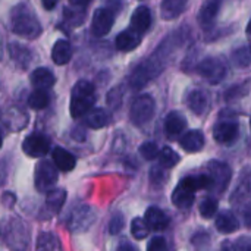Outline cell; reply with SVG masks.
Segmentation results:
<instances>
[{
  "label": "cell",
  "mask_w": 251,
  "mask_h": 251,
  "mask_svg": "<svg viewBox=\"0 0 251 251\" xmlns=\"http://www.w3.org/2000/svg\"><path fill=\"white\" fill-rule=\"evenodd\" d=\"M10 29L26 40H35L43 32L40 19L26 3H18L10 9Z\"/></svg>",
  "instance_id": "cell-1"
},
{
  "label": "cell",
  "mask_w": 251,
  "mask_h": 251,
  "mask_svg": "<svg viewBox=\"0 0 251 251\" xmlns=\"http://www.w3.org/2000/svg\"><path fill=\"white\" fill-rule=\"evenodd\" d=\"M96 103V87L87 81L79 79L75 82L71 91V104L69 112L74 119H79L85 116L88 112L93 110V106Z\"/></svg>",
  "instance_id": "cell-2"
},
{
  "label": "cell",
  "mask_w": 251,
  "mask_h": 251,
  "mask_svg": "<svg viewBox=\"0 0 251 251\" xmlns=\"http://www.w3.org/2000/svg\"><path fill=\"white\" fill-rule=\"evenodd\" d=\"M163 57L159 51H156L153 56H150L146 62L140 63L129 76V85L134 90H141L146 87L153 78H156L162 69H163Z\"/></svg>",
  "instance_id": "cell-3"
},
{
  "label": "cell",
  "mask_w": 251,
  "mask_h": 251,
  "mask_svg": "<svg viewBox=\"0 0 251 251\" xmlns=\"http://www.w3.org/2000/svg\"><path fill=\"white\" fill-rule=\"evenodd\" d=\"M6 246L13 251H25L29 244V229L25 222L18 218H12L3 231Z\"/></svg>",
  "instance_id": "cell-4"
},
{
  "label": "cell",
  "mask_w": 251,
  "mask_h": 251,
  "mask_svg": "<svg viewBox=\"0 0 251 251\" xmlns=\"http://www.w3.org/2000/svg\"><path fill=\"white\" fill-rule=\"evenodd\" d=\"M154 112H156L154 99L149 94H141L132 101L131 110H129V118L134 125L141 126V125L149 124L153 119Z\"/></svg>",
  "instance_id": "cell-5"
},
{
  "label": "cell",
  "mask_w": 251,
  "mask_h": 251,
  "mask_svg": "<svg viewBox=\"0 0 251 251\" xmlns=\"http://www.w3.org/2000/svg\"><path fill=\"white\" fill-rule=\"evenodd\" d=\"M59 174H57V166L49 160H40L35 166V174H34V182L35 188L40 193H50L54 190V185L57 182Z\"/></svg>",
  "instance_id": "cell-6"
},
{
  "label": "cell",
  "mask_w": 251,
  "mask_h": 251,
  "mask_svg": "<svg viewBox=\"0 0 251 251\" xmlns=\"http://www.w3.org/2000/svg\"><path fill=\"white\" fill-rule=\"evenodd\" d=\"M200 190L197 176H185L179 181L172 193V203L178 209H190L194 203V193Z\"/></svg>",
  "instance_id": "cell-7"
},
{
  "label": "cell",
  "mask_w": 251,
  "mask_h": 251,
  "mask_svg": "<svg viewBox=\"0 0 251 251\" xmlns=\"http://www.w3.org/2000/svg\"><path fill=\"white\" fill-rule=\"evenodd\" d=\"M94 222H96V212L87 204H79L69 213L66 219V228L74 234H79L90 229V226Z\"/></svg>",
  "instance_id": "cell-8"
},
{
  "label": "cell",
  "mask_w": 251,
  "mask_h": 251,
  "mask_svg": "<svg viewBox=\"0 0 251 251\" xmlns=\"http://www.w3.org/2000/svg\"><path fill=\"white\" fill-rule=\"evenodd\" d=\"M197 72L210 84L216 85L226 78V63L219 57H206L197 65Z\"/></svg>",
  "instance_id": "cell-9"
},
{
  "label": "cell",
  "mask_w": 251,
  "mask_h": 251,
  "mask_svg": "<svg viewBox=\"0 0 251 251\" xmlns=\"http://www.w3.org/2000/svg\"><path fill=\"white\" fill-rule=\"evenodd\" d=\"M207 171H209V175L212 176V181H213V190L215 193H224L228 185H229V181L232 178V171L231 168L224 163V162H219V160H212L207 163Z\"/></svg>",
  "instance_id": "cell-10"
},
{
  "label": "cell",
  "mask_w": 251,
  "mask_h": 251,
  "mask_svg": "<svg viewBox=\"0 0 251 251\" xmlns=\"http://www.w3.org/2000/svg\"><path fill=\"white\" fill-rule=\"evenodd\" d=\"M50 138L46 137L44 134H40V132H34V134H29L24 143H22V151L29 156V157H44L49 151H50Z\"/></svg>",
  "instance_id": "cell-11"
},
{
  "label": "cell",
  "mask_w": 251,
  "mask_h": 251,
  "mask_svg": "<svg viewBox=\"0 0 251 251\" xmlns=\"http://www.w3.org/2000/svg\"><path fill=\"white\" fill-rule=\"evenodd\" d=\"M115 24V12L109 7H99L96 9L93 19H91V34L94 37H104L110 32Z\"/></svg>",
  "instance_id": "cell-12"
},
{
  "label": "cell",
  "mask_w": 251,
  "mask_h": 251,
  "mask_svg": "<svg viewBox=\"0 0 251 251\" xmlns=\"http://www.w3.org/2000/svg\"><path fill=\"white\" fill-rule=\"evenodd\" d=\"M240 134V125L237 121L224 119L215 124L213 126V138L219 144H232Z\"/></svg>",
  "instance_id": "cell-13"
},
{
  "label": "cell",
  "mask_w": 251,
  "mask_h": 251,
  "mask_svg": "<svg viewBox=\"0 0 251 251\" xmlns=\"http://www.w3.org/2000/svg\"><path fill=\"white\" fill-rule=\"evenodd\" d=\"M221 10V0H207L199 12V24L203 29H212L216 24L218 15Z\"/></svg>",
  "instance_id": "cell-14"
},
{
  "label": "cell",
  "mask_w": 251,
  "mask_h": 251,
  "mask_svg": "<svg viewBox=\"0 0 251 251\" xmlns=\"http://www.w3.org/2000/svg\"><path fill=\"white\" fill-rule=\"evenodd\" d=\"M209 94L201 88H194L187 94V104L194 115H204L209 109Z\"/></svg>",
  "instance_id": "cell-15"
},
{
  "label": "cell",
  "mask_w": 251,
  "mask_h": 251,
  "mask_svg": "<svg viewBox=\"0 0 251 251\" xmlns=\"http://www.w3.org/2000/svg\"><path fill=\"white\" fill-rule=\"evenodd\" d=\"M141 40H143V34H140L134 28H128L118 34L115 44H116V49L121 51H132L140 46Z\"/></svg>",
  "instance_id": "cell-16"
},
{
  "label": "cell",
  "mask_w": 251,
  "mask_h": 251,
  "mask_svg": "<svg viewBox=\"0 0 251 251\" xmlns=\"http://www.w3.org/2000/svg\"><path fill=\"white\" fill-rule=\"evenodd\" d=\"M7 51L10 59L15 62V65L21 69H26L32 62V51L26 46H22L19 43H9Z\"/></svg>",
  "instance_id": "cell-17"
},
{
  "label": "cell",
  "mask_w": 251,
  "mask_h": 251,
  "mask_svg": "<svg viewBox=\"0 0 251 251\" xmlns=\"http://www.w3.org/2000/svg\"><path fill=\"white\" fill-rule=\"evenodd\" d=\"M29 81L35 90H50L56 84V76L49 68H37L31 72Z\"/></svg>",
  "instance_id": "cell-18"
},
{
  "label": "cell",
  "mask_w": 251,
  "mask_h": 251,
  "mask_svg": "<svg viewBox=\"0 0 251 251\" xmlns=\"http://www.w3.org/2000/svg\"><path fill=\"white\" fill-rule=\"evenodd\" d=\"M204 143H206V138L200 129H190L179 138V146L188 153H197L203 150Z\"/></svg>",
  "instance_id": "cell-19"
},
{
  "label": "cell",
  "mask_w": 251,
  "mask_h": 251,
  "mask_svg": "<svg viewBox=\"0 0 251 251\" xmlns=\"http://www.w3.org/2000/svg\"><path fill=\"white\" fill-rule=\"evenodd\" d=\"M144 219L149 224L150 229H153V231H165L171 225L169 216L162 209H159L156 206H151L146 210Z\"/></svg>",
  "instance_id": "cell-20"
},
{
  "label": "cell",
  "mask_w": 251,
  "mask_h": 251,
  "mask_svg": "<svg viewBox=\"0 0 251 251\" xmlns=\"http://www.w3.org/2000/svg\"><path fill=\"white\" fill-rule=\"evenodd\" d=\"M151 26V12L147 6H138L131 15V28L144 34Z\"/></svg>",
  "instance_id": "cell-21"
},
{
  "label": "cell",
  "mask_w": 251,
  "mask_h": 251,
  "mask_svg": "<svg viewBox=\"0 0 251 251\" xmlns=\"http://www.w3.org/2000/svg\"><path fill=\"white\" fill-rule=\"evenodd\" d=\"M188 0H162L160 15L165 21L176 19L187 9Z\"/></svg>",
  "instance_id": "cell-22"
},
{
  "label": "cell",
  "mask_w": 251,
  "mask_h": 251,
  "mask_svg": "<svg viewBox=\"0 0 251 251\" xmlns=\"http://www.w3.org/2000/svg\"><path fill=\"white\" fill-rule=\"evenodd\" d=\"M187 128V119L181 112L172 110L165 118V131L168 135H179Z\"/></svg>",
  "instance_id": "cell-23"
},
{
  "label": "cell",
  "mask_w": 251,
  "mask_h": 251,
  "mask_svg": "<svg viewBox=\"0 0 251 251\" xmlns=\"http://www.w3.org/2000/svg\"><path fill=\"white\" fill-rule=\"evenodd\" d=\"M72 59V46L68 40H57L51 49V60L57 65H66Z\"/></svg>",
  "instance_id": "cell-24"
},
{
  "label": "cell",
  "mask_w": 251,
  "mask_h": 251,
  "mask_svg": "<svg viewBox=\"0 0 251 251\" xmlns=\"http://www.w3.org/2000/svg\"><path fill=\"white\" fill-rule=\"evenodd\" d=\"M51 157H53V163L62 172H69L76 165L75 156L72 153H69L68 150H65L63 147H56L51 153Z\"/></svg>",
  "instance_id": "cell-25"
},
{
  "label": "cell",
  "mask_w": 251,
  "mask_h": 251,
  "mask_svg": "<svg viewBox=\"0 0 251 251\" xmlns=\"http://www.w3.org/2000/svg\"><path fill=\"white\" fill-rule=\"evenodd\" d=\"M215 225H216V229L221 234H232V232H235L240 228L238 218L232 212H229V210H225V212L219 213L218 218H216Z\"/></svg>",
  "instance_id": "cell-26"
},
{
  "label": "cell",
  "mask_w": 251,
  "mask_h": 251,
  "mask_svg": "<svg viewBox=\"0 0 251 251\" xmlns=\"http://www.w3.org/2000/svg\"><path fill=\"white\" fill-rule=\"evenodd\" d=\"M110 124V115L104 109H93L85 115V125L93 128V129H100L104 128Z\"/></svg>",
  "instance_id": "cell-27"
},
{
  "label": "cell",
  "mask_w": 251,
  "mask_h": 251,
  "mask_svg": "<svg viewBox=\"0 0 251 251\" xmlns=\"http://www.w3.org/2000/svg\"><path fill=\"white\" fill-rule=\"evenodd\" d=\"M65 201H66V191L63 188H54L50 193H47L46 207L50 213L56 215L62 210Z\"/></svg>",
  "instance_id": "cell-28"
},
{
  "label": "cell",
  "mask_w": 251,
  "mask_h": 251,
  "mask_svg": "<svg viewBox=\"0 0 251 251\" xmlns=\"http://www.w3.org/2000/svg\"><path fill=\"white\" fill-rule=\"evenodd\" d=\"M37 251H62V246L54 234L41 232L37 238Z\"/></svg>",
  "instance_id": "cell-29"
},
{
  "label": "cell",
  "mask_w": 251,
  "mask_h": 251,
  "mask_svg": "<svg viewBox=\"0 0 251 251\" xmlns=\"http://www.w3.org/2000/svg\"><path fill=\"white\" fill-rule=\"evenodd\" d=\"M63 19L69 26H79L85 21V7L66 6L63 9Z\"/></svg>",
  "instance_id": "cell-30"
},
{
  "label": "cell",
  "mask_w": 251,
  "mask_h": 251,
  "mask_svg": "<svg viewBox=\"0 0 251 251\" xmlns=\"http://www.w3.org/2000/svg\"><path fill=\"white\" fill-rule=\"evenodd\" d=\"M51 96L49 90H34L28 97V106L34 110L46 109L50 104Z\"/></svg>",
  "instance_id": "cell-31"
},
{
  "label": "cell",
  "mask_w": 251,
  "mask_h": 251,
  "mask_svg": "<svg viewBox=\"0 0 251 251\" xmlns=\"http://www.w3.org/2000/svg\"><path fill=\"white\" fill-rule=\"evenodd\" d=\"M231 60L235 68H247L251 65V47L241 46L231 53Z\"/></svg>",
  "instance_id": "cell-32"
},
{
  "label": "cell",
  "mask_w": 251,
  "mask_h": 251,
  "mask_svg": "<svg viewBox=\"0 0 251 251\" xmlns=\"http://www.w3.org/2000/svg\"><path fill=\"white\" fill-rule=\"evenodd\" d=\"M159 165L165 169H172L179 162V154L172 147H163L159 153Z\"/></svg>",
  "instance_id": "cell-33"
},
{
  "label": "cell",
  "mask_w": 251,
  "mask_h": 251,
  "mask_svg": "<svg viewBox=\"0 0 251 251\" xmlns=\"http://www.w3.org/2000/svg\"><path fill=\"white\" fill-rule=\"evenodd\" d=\"M131 234L135 240H144L150 234V226L146 222V219L141 218H134L131 222Z\"/></svg>",
  "instance_id": "cell-34"
},
{
  "label": "cell",
  "mask_w": 251,
  "mask_h": 251,
  "mask_svg": "<svg viewBox=\"0 0 251 251\" xmlns=\"http://www.w3.org/2000/svg\"><path fill=\"white\" fill-rule=\"evenodd\" d=\"M218 212V200L216 199H206L201 201L200 204V215L204 218V219H210L216 215Z\"/></svg>",
  "instance_id": "cell-35"
},
{
  "label": "cell",
  "mask_w": 251,
  "mask_h": 251,
  "mask_svg": "<svg viewBox=\"0 0 251 251\" xmlns=\"http://www.w3.org/2000/svg\"><path fill=\"white\" fill-rule=\"evenodd\" d=\"M159 147L156 143L153 141H146L140 146V154L146 159V160H153V159H157L159 157Z\"/></svg>",
  "instance_id": "cell-36"
},
{
  "label": "cell",
  "mask_w": 251,
  "mask_h": 251,
  "mask_svg": "<svg viewBox=\"0 0 251 251\" xmlns=\"http://www.w3.org/2000/svg\"><path fill=\"white\" fill-rule=\"evenodd\" d=\"M125 228V218L122 213H115L109 222V232L110 235H118L122 232V229Z\"/></svg>",
  "instance_id": "cell-37"
},
{
  "label": "cell",
  "mask_w": 251,
  "mask_h": 251,
  "mask_svg": "<svg viewBox=\"0 0 251 251\" xmlns=\"http://www.w3.org/2000/svg\"><path fill=\"white\" fill-rule=\"evenodd\" d=\"M122 97H124V90H122V87H115L113 90L109 91V96H107V103H109V106L113 107V109L119 107Z\"/></svg>",
  "instance_id": "cell-38"
},
{
  "label": "cell",
  "mask_w": 251,
  "mask_h": 251,
  "mask_svg": "<svg viewBox=\"0 0 251 251\" xmlns=\"http://www.w3.org/2000/svg\"><path fill=\"white\" fill-rule=\"evenodd\" d=\"M168 244L163 237H154L149 241L147 244V251H166Z\"/></svg>",
  "instance_id": "cell-39"
},
{
  "label": "cell",
  "mask_w": 251,
  "mask_h": 251,
  "mask_svg": "<svg viewBox=\"0 0 251 251\" xmlns=\"http://www.w3.org/2000/svg\"><path fill=\"white\" fill-rule=\"evenodd\" d=\"M162 169H165V168H153L151 171H150V181H151V184H154V185H160L162 182H163V179H165V172L162 171Z\"/></svg>",
  "instance_id": "cell-40"
},
{
  "label": "cell",
  "mask_w": 251,
  "mask_h": 251,
  "mask_svg": "<svg viewBox=\"0 0 251 251\" xmlns=\"http://www.w3.org/2000/svg\"><path fill=\"white\" fill-rule=\"evenodd\" d=\"M238 251H251V238L250 237H241L237 243Z\"/></svg>",
  "instance_id": "cell-41"
},
{
  "label": "cell",
  "mask_w": 251,
  "mask_h": 251,
  "mask_svg": "<svg viewBox=\"0 0 251 251\" xmlns=\"http://www.w3.org/2000/svg\"><path fill=\"white\" fill-rule=\"evenodd\" d=\"M106 7H109L110 10H113L115 13L119 12L124 6V0H104Z\"/></svg>",
  "instance_id": "cell-42"
},
{
  "label": "cell",
  "mask_w": 251,
  "mask_h": 251,
  "mask_svg": "<svg viewBox=\"0 0 251 251\" xmlns=\"http://www.w3.org/2000/svg\"><path fill=\"white\" fill-rule=\"evenodd\" d=\"M221 251H238L237 250V244H234L231 240H226L222 243L221 246Z\"/></svg>",
  "instance_id": "cell-43"
},
{
  "label": "cell",
  "mask_w": 251,
  "mask_h": 251,
  "mask_svg": "<svg viewBox=\"0 0 251 251\" xmlns=\"http://www.w3.org/2000/svg\"><path fill=\"white\" fill-rule=\"evenodd\" d=\"M116 251H137V250H135V247H134L132 244H129V243L124 241V243H121V244L118 246Z\"/></svg>",
  "instance_id": "cell-44"
},
{
  "label": "cell",
  "mask_w": 251,
  "mask_h": 251,
  "mask_svg": "<svg viewBox=\"0 0 251 251\" xmlns=\"http://www.w3.org/2000/svg\"><path fill=\"white\" fill-rule=\"evenodd\" d=\"M71 6H78V7H87L91 0H69Z\"/></svg>",
  "instance_id": "cell-45"
},
{
  "label": "cell",
  "mask_w": 251,
  "mask_h": 251,
  "mask_svg": "<svg viewBox=\"0 0 251 251\" xmlns=\"http://www.w3.org/2000/svg\"><path fill=\"white\" fill-rule=\"evenodd\" d=\"M41 3H43V7L46 10H51V9H54L57 0H41Z\"/></svg>",
  "instance_id": "cell-46"
},
{
  "label": "cell",
  "mask_w": 251,
  "mask_h": 251,
  "mask_svg": "<svg viewBox=\"0 0 251 251\" xmlns=\"http://www.w3.org/2000/svg\"><path fill=\"white\" fill-rule=\"evenodd\" d=\"M244 224H246V226L251 228V210L244 213Z\"/></svg>",
  "instance_id": "cell-47"
},
{
  "label": "cell",
  "mask_w": 251,
  "mask_h": 251,
  "mask_svg": "<svg viewBox=\"0 0 251 251\" xmlns=\"http://www.w3.org/2000/svg\"><path fill=\"white\" fill-rule=\"evenodd\" d=\"M246 31H247V34H250L251 35V19L250 22H249V25H247V29H246Z\"/></svg>",
  "instance_id": "cell-48"
},
{
  "label": "cell",
  "mask_w": 251,
  "mask_h": 251,
  "mask_svg": "<svg viewBox=\"0 0 251 251\" xmlns=\"http://www.w3.org/2000/svg\"><path fill=\"white\" fill-rule=\"evenodd\" d=\"M250 128H251V118H250Z\"/></svg>",
  "instance_id": "cell-49"
}]
</instances>
